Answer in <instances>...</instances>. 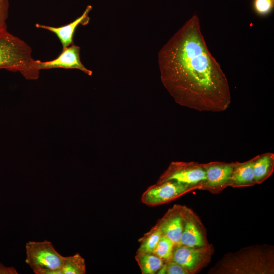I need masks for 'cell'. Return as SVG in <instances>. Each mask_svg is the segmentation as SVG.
<instances>
[{
  "instance_id": "20",
  "label": "cell",
  "mask_w": 274,
  "mask_h": 274,
  "mask_svg": "<svg viewBox=\"0 0 274 274\" xmlns=\"http://www.w3.org/2000/svg\"><path fill=\"white\" fill-rule=\"evenodd\" d=\"M254 8L257 13L264 15L269 13L273 7V0H254Z\"/></svg>"
},
{
  "instance_id": "18",
  "label": "cell",
  "mask_w": 274,
  "mask_h": 274,
  "mask_svg": "<svg viewBox=\"0 0 274 274\" xmlns=\"http://www.w3.org/2000/svg\"><path fill=\"white\" fill-rule=\"evenodd\" d=\"M174 243L165 235H162L157 243L153 253L166 261L169 260L172 254Z\"/></svg>"
},
{
  "instance_id": "11",
  "label": "cell",
  "mask_w": 274,
  "mask_h": 274,
  "mask_svg": "<svg viewBox=\"0 0 274 274\" xmlns=\"http://www.w3.org/2000/svg\"><path fill=\"white\" fill-rule=\"evenodd\" d=\"M184 206L176 204L169 209L158 222L160 224L163 235L175 244L179 243L184 225Z\"/></svg>"
},
{
  "instance_id": "6",
  "label": "cell",
  "mask_w": 274,
  "mask_h": 274,
  "mask_svg": "<svg viewBox=\"0 0 274 274\" xmlns=\"http://www.w3.org/2000/svg\"><path fill=\"white\" fill-rule=\"evenodd\" d=\"M214 253L212 245L201 247H190L180 244H175L170 260L183 267L188 274L200 272L210 262Z\"/></svg>"
},
{
  "instance_id": "1",
  "label": "cell",
  "mask_w": 274,
  "mask_h": 274,
  "mask_svg": "<svg viewBox=\"0 0 274 274\" xmlns=\"http://www.w3.org/2000/svg\"><path fill=\"white\" fill-rule=\"evenodd\" d=\"M161 81L175 102L200 112H221L231 102L230 87L207 46L194 15L158 54Z\"/></svg>"
},
{
  "instance_id": "3",
  "label": "cell",
  "mask_w": 274,
  "mask_h": 274,
  "mask_svg": "<svg viewBox=\"0 0 274 274\" xmlns=\"http://www.w3.org/2000/svg\"><path fill=\"white\" fill-rule=\"evenodd\" d=\"M31 47L7 30L0 32V70L19 72L28 80H36L40 70L31 56Z\"/></svg>"
},
{
  "instance_id": "9",
  "label": "cell",
  "mask_w": 274,
  "mask_h": 274,
  "mask_svg": "<svg viewBox=\"0 0 274 274\" xmlns=\"http://www.w3.org/2000/svg\"><path fill=\"white\" fill-rule=\"evenodd\" d=\"M183 216V229L179 244L190 247L208 245L206 231L198 217L185 206H184Z\"/></svg>"
},
{
  "instance_id": "13",
  "label": "cell",
  "mask_w": 274,
  "mask_h": 274,
  "mask_svg": "<svg viewBox=\"0 0 274 274\" xmlns=\"http://www.w3.org/2000/svg\"><path fill=\"white\" fill-rule=\"evenodd\" d=\"M254 160V157L243 162H233L229 187H250L256 184L253 174Z\"/></svg>"
},
{
  "instance_id": "7",
  "label": "cell",
  "mask_w": 274,
  "mask_h": 274,
  "mask_svg": "<svg viewBox=\"0 0 274 274\" xmlns=\"http://www.w3.org/2000/svg\"><path fill=\"white\" fill-rule=\"evenodd\" d=\"M194 190L190 187L174 180L156 183L142 194V202L149 206L164 204Z\"/></svg>"
},
{
  "instance_id": "10",
  "label": "cell",
  "mask_w": 274,
  "mask_h": 274,
  "mask_svg": "<svg viewBox=\"0 0 274 274\" xmlns=\"http://www.w3.org/2000/svg\"><path fill=\"white\" fill-rule=\"evenodd\" d=\"M80 53V47L73 43L62 48L58 56L52 60L42 61L36 60L37 65L40 71L56 68L78 69L91 76L92 71L87 68L81 61Z\"/></svg>"
},
{
  "instance_id": "21",
  "label": "cell",
  "mask_w": 274,
  "mask_h": 274,
  "mask_svg": "<svg viewBox=\"0 0 274 274\" xmlns=\"http://www.w3.org/2000/svg\"><path fill=\"white\" fill-rule=\"evenodd\" d=\"M9 2L0 0V32L7 30L6 20L8 17Z\"/></svg>"
},
{
  "instance_id": "17",
  "label": "cell",
  "mask_w": 274,
  "mask_h": 274,
  "mask_svg": "<svg viewBox=\"0 0 274 274\" xmlns=\"http://www.w3.org/2000/svg\"><path fill=\"white\" fill-rule=\"evenodd\" d=\"M85 259L79 254L65 257L62 265L58 274H85Z\"/></svg>"
},
{
  "instance_id": "8",
  "label": "cell",
  "mask_w": 274,
  "mask_h": 274,
  "mask_svg": "<svg viewBox=\"0 0 274 274\" xmlns=\"http://www.w3.org/2000/svg\"><path fill=\"white\" fill-rule=\"evenodd\" d=\"M202 164L206 176L203 190L219 193L229 187L233 162L213 161Z\"/></svg>"
},
{
  "instance_id": "2",
  "label": "cell",
  "mask_w": 274,
  "mask_h": 274,
  "mask_svg": "<svg viewBox=\"0 0 274 274\" xmlns=\"http://www.w3.org/2000/svg\"><path fill=\"white\" fill-rule=\"evenodd\" d=\"M273 250L267 245H256L228 254L210 273L271 274L274 272Z\"/></svg>"
},
{
  "instance_id": "14",
  "label": "cell",
  "mask_w": 274,
  "mask_h": 274,
  "mask_svg": "<svg viewBox=\"0 0 274 274\" xmlns=\"http://www.w3.org/2000/svg\"><path fill=\"white\" fill-rule=\"evenodd\" d=\"M274 170V154L267 152L254 157L253 174L256 184L267 180Z\"/></svg>"
},
{
  "instance_id": "12",
  "label": "cell",
  "mask_w": 274,
  "mask_h": 274,
  "mask_svg": "<svg viewBox=\"0 0 274 274\" xmlns=\"http://www.w3.org/2000/svg\"><path fill=\"white\" fill-rule=\"evenodd\" d=\"M92 6H87L83 13L71 23L60 27H53L40 24H36L37 28L47 29L55 33L59 39L62 48H65L73 44V36L75 31L79 24L87 25L90 20L89 13L92 10Z\"/></svg>"
},
{
  "instance_id": "4",
  "label": "cell",
  "mask_w": 274,
  "mask_h": 274,
  "mask_svg": "<svg viewBox=\"0 0 274 274\" xmlns=\"http://www.w3.org/2000/svg\"><path fill=\"white\" fill-rule=\"evenodd\" d=\"M25 250V262L35 273H58L65 256L59 254L50 242L28 241Z\"/></svg>"
},
{
  "instance_id": "5",
  "label": "cell",
  "mask_w": 274,
  "mask_h": 274,
  "mask_svg": "<svg viewBox=\"0 0 274 274\" xmlns=\"http://www.w3.org/2000/svg\"><path fill=\"white\" fill-rule=\"evenodd\" d=\"M206 176L202 163L172 161L160 175L157 183L174 180L194 190H203Z\"/></svg>"
},
{
  "instance_id": "19",
  "label": "cell",
  "mask_w": 274,
  "mask_h": 274,
  "mask_svg": "<svg viewBox=\"0 0 274 274\" xmlns=\"http://www.w3.org/2000/svg\"><path fill=\"white\" fill-rule=\"evenodd\" d=\"M158 274H188V271L181 265L172 260L165 261Z\"/></svg>"
},
{
  "instance_id": "16",
  "label": "cell",
  "mask_w": 274,
  "mask_h": 274,
  "mask_svg": "<svg viewBox=\"0 0 274 274\" xmlns=\"http://www.w3.org/2000/svg\"><path fill=\"white\" fill-rule=\"evenodd\" d=\"M162 235L160 224L157 222L148 232L139 239L140 245L137 252L153 253Z\"/></svg>"
},
{
  "instance_id": "15",
  "label": "cell",
  "mask_w": 274,
  "mask_h": 274,
  "mask_svg": "<svg viewBox=\"0 0 274 274\" xmlns=\"http://www.w3.org/2000/svg\"><path fill=\"white\" fill-rule=\"evenodd\" d=\"M135 259L142 274L157 273L165 262L153 253L136 251Z\"/></svg>"
},
{
  "instance_id": "22",
  "label": "cell",
  "mask_w": 274,
  "mask_h": 274,
  "mask_svg": "<svg viewBox=\"0 0 274 274\" xmlns=\"http://www.w3.org/2000/svg\"><path fill=\"white\" fill-rule=\"evenodd\" d=\"M0 273L16 274L18 272L14 267H6L0 264Z\"/></svg>"
}]
</instances>
